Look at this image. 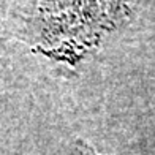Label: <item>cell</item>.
<instances>
[{
    "instance_id": "1",
    "label": "cell",
    "mask_w": 155,
    "mask_h": 155,
    "mask_svg": "<svg viewBox=\"0 0 155 155\" xmlns=\"http://www.w3.org/2000/svg\"><path fill=\"white\" fill-rule=\"evenodd\" d=\"M78 150H79V155H98V153L95 152V149H92L90 146L81 143V141L78 143Z\"/></svg>"
}]
</instances>
